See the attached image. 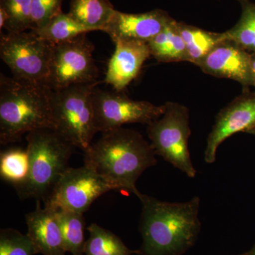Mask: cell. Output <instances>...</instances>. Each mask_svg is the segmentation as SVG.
Segmentation results:
<instances>
[{
    "label": "cell",
    "mask_w": 255,
    "mask_h": 255,
    "mask_svg": "<svg viewBox=\"0 0 255 255\" xmlns=\"http://www.w3.org/2000/svg\"><path fill=\"white\" fill-rule=\"evenodd\" d=\"M142 213L139 230L140 255H182L195 244L201 231L200 199L167 202L140 194Z\"/></svg>",
    "instance_id": "6da1fadb"
},
{
    "label": "cell",
    "mask_w": 255,
    "mask_h": 255,
    "mask_svg": "<svg viewBox=\"0 0 255 255\" xmlns=\"http://www.w3.org/2000/svg\"><path fill=\"white\" fill-rule=\"evenodd\" d=\"M85 152L84 164L95 170L114 189L128 191L137 198L136 182L144 172L157 164L155 152L140 132L115 129L103 132Z\"/></svg>",
    "instance_id": "7a4b0ae2"
},
{
    "label": "cell",
    "mask_w": 255,
    "mask_h": 255,
    "mask_svg": "<svg viewBox=\"0 0 255 255\" xmlns=\"http://www.w3.org/2000/svg\"><path fill=\"white\" fill-rule=\"evenodd\" d=\"M50 87L0 75V142L19 140L25 133L55 129L50 102Z\"/></svg>",
    "instance_id": "3957f363"
},
{
    "label": "cell",
    "mask_w": 255,
    "mask_h": 255,
    "mask_svg": "<svg viewBox=\"0 0 255 255\" xmlns=\"http://www.w3.org/2000/svg\"><path fill=\"white\" fill-rule=\"evenodd\" d=\"M27 177L14 186L21 199L46 200L63 172L75 147L53 128L37 129L27 133Z\"/></svg>",
    "instance_id": "277c9868"
},
{
    "label": "cell",
    "mask_w": 255,
    "mask_h": 255,
    "mask_svg": "<svg viewBox=\"0 0 255 255\" xmlns=\"http://www.w3.org/2000/svg\"><path fill=\"white\" fill-rule=\"evenodd\" d=\"M100 81L50 90L55 129L75 147L85 152L97 133L92 95Z\"/></svg>",
    "instance_id": "5b68a950"
},
{
    "label": "cell",
    "mask_w": 255,
    "mask_h": 255,
    "mask_svg": "<svg viewBox=\"0 0 255 255\" xmlns=\"http://www.w3.org/2000/svg\"><path fill=\"white\" fill-rule=\"evenodd\" d=\"M164 105V114L147 125L150 145L156 155L188 177H195L196 170L188 146L191 132L189 110L177 102H168Z\"/></svg>",
    "instance_id": "8992f818"
},
{
    "label": "cell",
    "mask_w": 255,
    "mask_h": 255,
    "mask_svg": "<svg viewBox=\"0 0 255 255\" xmlns=\"http://www.w3.org/2000/svg\"><path fill=\"white\" fill-rule=\"evenodd\" d=\"M53 44L33 31L1 34L0 57L14 78L46 84Z\"/></svg>",
    "instance_id": "52a82bcc"
},
{
    "label": "cell",
    "mask_w": 255,
    "mask_h": 255,
    "mask_svg": "<svg viewBox=\"0 0 255 255\" xmlns=\"http://www.w3.org/2000/svg\"><path fill=\"white\" fill-rule=\"evenodd\" d=\"M94 51L95 46L87 33L53 44L47 85L52 90H60L99 81Z\"/></svg>",
    "instance_id": "ba28073f"
},
{
    "label": "cell",
    "mask_w": 255,
    "mask_h": 255,
    "mask_svg": "<svg viewBox=\"0 0 255 255\" xmlns=\"http://www.w3.org/2000/svg\"><path fill=\"white\" fill-rule=\"evenodd\" d=\"M92 103L96 129L102 133L120 128L125 124L148 125L165 111V105L132 100L122 92L108 91L97 87L94 90Z\"/></svg>",
    "instance_id": "9c48e42d"
},
{
    "label": "cell",
    "mask_w": 255,
    "mask_h": 255,
    "mask_svg": "<svg viewBox=\"0 0 255 255\" xmlns=\"http://www.w3.org/2000/svg\"><path fill=\"white\" fill-rule=\"evenodd\" d=\"M112 190L113 187L90 167H69L44 201L45 207L83 214L96 199Z\"/></svg>",
    "instance_id": "30bf717a"
},
{
    "label": "cell",
    "mask_w": 255,
    "mask_h": 255,
    "mask_svg": "<svg viewBox=\"0 0 255 255\" xmlns=\"http://www.w3.org/2000/svg\"><path fill=\"white\" fill-rule=\"evenodd\" d=\"M255 127V92L240 96L218 114L207 139L206 163H214L218 148L228 137L237 132H248Z\"/></svg>",
    "instance_id": "8fae6325"
},
{
    "label": "cell",
    "mask_w": 255,
    "mask_h": 255,
    "mask_svg": "<svg viewBox=\"0 0 255 255\" xmlns=\"http://www.w3.org/2000/svg\"><path fill=\"white\" fill-rule=\"evenodd\" d=\"M197 66L213 76L235 80L245 87H254L251 53L232 41L220 43Z\"/></svg>",
    "instance_id": "7c38bea8"
},
{
    "label": "cell",
    "mask_w": 255,
    "mask_h": 255,
    "mask_svg": "<svg viewBox=\"0 0 255 255\" xmlns=\"http://www.w3.org/2000/svg\"><path fill=\"white\" fill-rule=\"evenodd\" d=\"M174 20L161 9L140 14H128L116 10L104 32L114 42L125 40L147 43Z\"/></svg>",
    "instance_id": "4fadbf2b"
},
{
    "label": "cell",
    "mask_w": 255,
    "mask_h": 255,
    "mask_svg": "<svg viewBox=\"0 0 255 255\" xmlns=\"http://www.w3.org/2000/svg\"><path fill=\"white\" fill-rule=\"evenodd\" d=\"M109 61L105 82L114 90L122 92L137 78L142 65L151 56L147 43L119 40Z\"/></svg>",
    "instance_id": "5bb4252c"
},
{
    "label": "cell",
    "mask_w": 255,
    "mask_h": 255,
    "mask_svg": "<svg viewBox=\"0 0 255 255\" xmlns=\"http://www.w3.org/2000/svg\"><path fill=\"white\" fill-rule=\"evenodd\" d=\"M36 209L25 216L28 233L35 254L65 255L63 235L56 211L45 207L42 209L37 200Z\"/></svg>",
    "instance_id": "9a60e30c"
},
{
    "label": "cell",
    "mask_w": 255,
    "mask_h": 255,
    "mask_svg": "<svg viewBox=\"0 0 255 255\" xmlns=\"http://www.w3.org/2000/svg\"><path fill=\"white\" fill-rule=\"evenodd\" d=\"M115 11L110 0H71L68 14L90 31H104Z\"/></svg>",
    "instance_id": "2e32d148"
},
{
    "label": "cell",
    "mask_w": 255,
    "mask_h": 255,
    "mask_svg": "<svg viewBox=\"0 0 255 255\" xmlns=\"http://www.w3.org/2000/svg\"><path fill=\"white\" fill-rule=\"evenodd\" d=\"M174 20L147 43L150 55L160 63L189 62L187 48Z\"/></svg>",
    "instance_id": "e0dca14e"
},
{
    "label": "cell",
    "mask_w": 255,
    "mask_h": 255,
    "mask_svg": "<svg viewBox=\"0 0 255 255\" xmlns=\"http://www.w3.org/2000/svg\"><path fill=\"white\" fill-rule=\"evenodd\" d=\"M177 26L185 43L189 62L196 65L224 41L223 33H213L182 22H178Z\"/></svg>",
    "instance_id": "ac0fdd59"
},
{
    "label": "cell",
    "mask_w": 255,
    "mask_h": 255,
    "mask_svg": "<svg viewBox=\"0 0 255 255\" xmlns=\"http://www.w3.org/2000/svg\"><path fill=\"white\" fill-rule=\"evenodd\" d=\"M87 231L90 237L85 243V255H132L138 253L128 248L118 236L96 223L90 225Z\"/></svg>",
    "instance_id": "d6986e66"
},
{
    "label": "cell",
    "mask_w": 255,
    "mask_h": 255,
    "mask_svg": "<svg viewBox=\"0 0 255 255\" xmlns=\"http://www.w3.org/2000/svg\"><path fill=\"white\" fill-rule=\"evenodd\" d=\"M67 253L85 255V219L83 214L73 211H56Z\"/></svg>",
    "instance_id": "ffe728a7"
},
{
    "label": "cell",
    "mask_w": 255,
    "mask_h": 255,
    "mask_svg": "<svg viewBox=\"0 0 255 255\" xmlns=\"http://www.w3.org/2000/svg\"><path fill=\"white\" fill-rule=\"evenodd\" d=\"M31 31L53 45L90 32L88 28L77 22L68 13L65 14L63 11L55 15L43 28Z\"/></svg>",
    "instance_id": "44dd1931"
},
{
    "label": "cell",
    "mask_w": 255,
    "mask_h": 255,
    "mask_svg": "<svg viewBox=\"0 0 255 255\" xmlns=\"http://www.w3.org/2000/svg\"><path fill=\"white\" fill-rule=\"evenodd\" d=\"M241 2V18L232 28L223 32V38L236 43L248 53H255V3L250 0Z\"/></svg>",
    "instance_id": "7402d4cb"
},
{
    "label": "cell",
    "mask_w": 255,
    "mask_h": 255,
    "mask_svg": "<svg viewBox=\"0 0 255 255\" xmlns=\"http://www.w3.org/2000/svg\"><path fill=\"white\" fill-rule=\"evenodd\" d=\"M27 151L21 149L1 152L0 156V175L4 180L13 186L20 184L27 177L28 172Z\"/></svg>",
    "instance_id": "603a6c76"
},
{
    "label": "cell",
    "mask_w": 255,
    "mask_h": 255,
    "mask_svg": "<svg viewBox=\"0 0 255 255\" xmlns=\"http://www.w3.org/2000/svg\"><path fill=\"white\" fill-rule=\"evenodd\" d=\"M0 9L7 15L4 28L8 33L31 31V0H0Z\"/></svg>",
    "instance_id": "cb8c5ba5"
},
{
    "label": "cell",
    "mask_w": 255,
    "mask_h": 255,
    "mask_svg": "<svg viewBox=\"0 0 255 255\" xmlns=\"http://www.w3.org/2000/svg\"><path fill=\"white\" fill-rule=\"evenodd\" d=\"M31 241L26 235L12 228L0 231V255H34Z\"/></svg>",
    "instance_id": "d4e9b609"
},
{
    "label": "cell",
    "mask_w": 255,
    "mask_h": 255,
    "mask_svg": "<svg viewBox=\"0 0 255 255\" xmlns=\"http://www.w3.org/2000/svg\"><path fill=\"white\" fill-rule=\"evenodd\" d=\"M62 2L63 0H31V30L46 26L52 18L62 11Z\"/></svg>",
    "instance_id": "484cf974"
},
{
    "label": "cell",
    "mask_w": 255,
    "mask_h": 255,
    "mask_svg": "<svg viewBox=\"0 0 255 255\" xmlns=\"http://www.w3.org/2000/svg\"><path fill=\"white\" fill-rule=\"evenodd\" d=\"M251 70L255 87V53H251Z\"/></svg>",
    "instance_id": "4316f807"
},
{
    "label": "cell",
    "mask_w": 255,
    "mask_h": 255,
    "mask_svg": "<svg viewBox=\"0 0 255 255\" xmlns=\"http://www.w3.org/2000/svg\"><path fill=\"white\" fill-rule=\"evenodd\" d=\"M247 255H255V246L253 248V249L252 250L251 252L249 253H247Z\"/></svg>",
    "instance_id": "83f0119b"
},
{
    "label": "cell",
    "mask_w": 255,
    "mask_h": 255,
    "mask_svg": "<svg viewBox=\"0 0 255 255\" xmlns=\"http://www.w3.org/2000/svg\"><path fill=\"white\" fill-rule=\"evenodd\" d=\"M248 132V133H251L253 134V135H255V127L253 128V129H251V130H249Z\"/></svg>",
    "instance_id": "f1b7e54d"
},
{
    "label": "cell",
    "mask_w": 255,
    "mask_h": 255,
    "mask_svg": "<svg viewBox=\"0 0 255 255\" xmlns=\"http://www.w3.org/2000/svg\"><path fill=\"white\" fill-rule=\"evenodd\" d=\"M239 255H247V253H244V254Z\"/></svg>",
    "instance_id": "f546056e"
},
{
    "label": "cell",
    "mask_w": 255,
    "mask_h": 255,
    "mask_svg": "<svg viewBox=\"0 0 255 255\" xmlns=\"http://www.w3.org/2000/svg\"><path fill=\"white\" fill-rule=\"evenodd\" d=\"M240 1H246V0H239Z\"/></svg>",
    "instance_id": "4dcf8cb0"
},
{
    "label": "cell",
    "mask_w": 255,
    "mask_h": 255,
    "mask_svg": "<svg viewBox=\"0 0 255 255\" xmlns=\"http://www.w3.org/2000/svg\"><path fill=\"white\" fill-rule=\"evenodd\" d=\"M137 255H139V254H137Z\"/></svg>",
    "instance_id": "1f68e13d"
}]
</instances>
